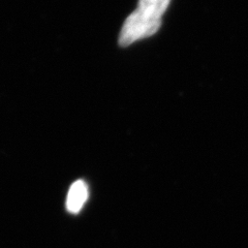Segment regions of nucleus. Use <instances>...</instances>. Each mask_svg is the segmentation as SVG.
Segmentation results:
<instances>
[{"label": "nucleus", "instance_id": "1", "mask_svg": "<svg viewBox=\"0 0 248 248\" xmlns=\"http://www.w3.org/2000/svg\"><path fill=\"white\" fill-rule=\"evenodd\" d=\"M170 2V0H139L136 11L123 23L118 40L119 45L128 46L139 40L156 33Z\"/></svg>", "mask_w": 248, "mask_h": 248}, {"label": "nucleus", "instance_id": "2", "mask_svg": "<svg viewBox=\"0 0 248 248\" xmlns=\"http://www.w3.org/2000/svg\"><path fill=\"white\" fill-rule=\"evenodd\" d=\"M88 199V187L83 180L73 183L68 190L66 200V209L69 213L77 214L81 211L85 202Z\"/></svg>", "mask_w": 248, "mask_h": 248}]
</instances>
